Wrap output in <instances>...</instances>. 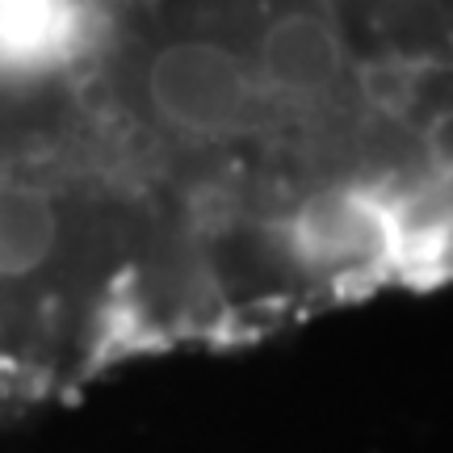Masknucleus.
<instances>
[{"instance_id": "nucleus-1", "label": "nucleus", "mask_w": 453, "mask_h": 453, "mask_svg": "<svg viewBox=\"0 0 453 453\" xmlns=\"http://www.w3.org/2000/svg\"><path fill=\"white\" fill-rule=\"evenodd\" d=\"M231 344L194 211L0 13V403Z\"/></svg>"}, {"instance_id": "nucleus-2", "label": "nucleus", "mask_w": 453, "mask_h": 453, "mask_svg": "<svg viewBox=\"0 0 453 453\" xmlns=\"http://www.w3.org/2000/svg\"><path fill=\"white\" fill-rule=\"evenodd\" d=\"M340 4L387 122L403 286H453V0Z\"/></svg>"}]
</instances>
